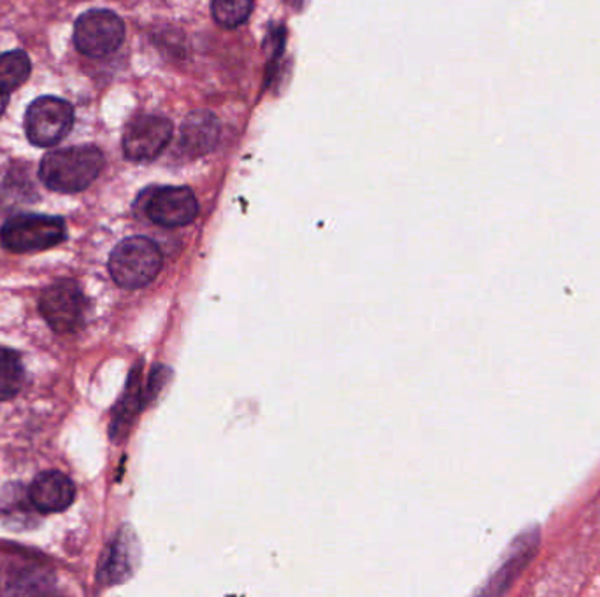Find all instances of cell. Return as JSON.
<instances>
[{
    "instance_id": "1",
    "label": "cell",
    "mask_w": 600,
    "mask_h": 597,
    "mask_svg": "<svg viewBox=\"0 0 600 597\" xmlns=\"http://www.w3.org/2000/svg\"><path fill=\"white\" fill-rule=\"evenodd\" d=\"M104 155L99 147L72 146L51 151L43 158L39 178L48 190L57 193L85 192L99 178Z\"/></svg>"
},
{
    "instance_id": "2",
    "label": "cell",
    "mask_w": 600,
    "mask_h": 597,
    "mask_svg": "<svg viewBox=\"0 0 600 597\" xmlns=\"http://www.w3.org/2000/svg\"><path fill=\"white\" fill-rule=\"evenodd\" d=\"M161 253L146 236H131L121 241L109 256L112 281L125 290H140L158 276Z\"/></svg>"
},
{
    "instance_id": "3",
    "label": "cell",
    "mask_w": 600,
    "mask_h": 597,
    "mask_svg": "<svg viewBox=\"0 0 600 597\" xmlns=\"http://www.w3.org/2000/svg\"><path fill=\"white\" fill-rule=\"evenodd\" d=\"M65 236L68 230L62 219L45 215L14 216L0 230L2 247L16 255L50 249L62 244Z\"/></svg>"
},
{
    "instance_id": "4",
    "label": "cell",
    "mask_w": 600,
    "mask_h": 597,
    "mask_svg": "<svg viewBox=\"0 0 600 597\" xmlns=\"http://www.w3.org/2000/svg\"><path fill=\"white\" fill-rule=\"evenodd\" d=\"M39 310L51 330L62 334L76 333L85 326L88 300L76 281L62 279L43 291Z\"/></svg>"
},
{
    "instance_id": "5",
    "label": "cell",
    "mask_w": 600,
    "mask_h": 597,
    "mask_svg": "<svg viewBox=\"0 0 600 597\" xmlns=\"http://www.w3.org/2000/svg\"><path fill=\"white\" fill-rule=\"evenodd\" d=\"M74 125V108L59 97H39L25 112V134L36 147H53Z\"/></svg>"
},
{
    "instance_id": "6",
    "label": "cell",
    "mask_w": 600,
    "mask_h": 597,
    "mask_svg": "<svg viewBox=\"0 0 600 597\" xmlns=\"http://www.w3.org/2000/svg\"><path fill=\"white\" fill-rule=\"evenodd\" d=\"M125 39V25L117 13L91 10L81 14L74 25V45L91 59H104L115 53Z\"/></svg>"
},
{
    "instance_id": "7",
    "label": "cell",
    "mask_w": 600,
    "mask_h": 597,
    "mask_svg": "<svg viewBox=\"0 0 600 597\" xmlns=\"http://www.w3.org/2000/svg\"><path fill=\"white\" fill-rule=\"evenodd\" d=\"M175 126L167 118L153 117V114H143L132 120L127 125L123 134V155L127 160L152 161L166 149L167 144L172 138Z\"/></svg>"
},
{
    "instance_id": "8",
    "label": "cell",
    "mask_w": 600,
    "mask_h": 597,
    "mask_svg": "<svg viewBox=\"0 0 600 597\" xmlns=\"http://www.w3.org/2000/svg\"><path fill=\"white\" fill-rule=\"evenodd\" d=\"M197 212V198L190 187L184 186L160 187L146 204V215L153 223L166 228L192 223Z\"/></svg>"
},
{
    "instance_id": "9",
    "label": "cell",
    "mask_w": 600,
    "mask_h": 597,
    "mask_svg": "<svg viewBox=\"0 0 600 597\" xmlns=\"http://www.w3.org/2000/svg\"><path fill=\"white\" fill-rule=\"evenodd\" d=\"M28 498L40 513H59L71 507L76 498V486L68 475L50 470L34 478Z\"/></svg>"
},
{
    "instance_id": "10",
    "label": "cell",
    "mask_w": 600,
    "mask_h": 597,
    "mask_svg": "<svg viewBox=\"0 0 600 597\" xmlns=\"http://www.w3.org/2000/svg\"><path fill=\"white\" fill-rule=\"evenodd\" d=\"M220 123L207 111L192 112L181 126V147L190 157H204L215 149Z\"/></svg>"
},
{
    "instance_id": "11",
    "label": "cell",
    "mask_w": 600,
    "mask_h": 597,
    "mask_svg": "<svg viewBox=\"0 0 600 597\" xmlns=\"http://www.w3.org/2000/svg\"><path fill=\"white\" fill-rule=\"evenodd\" d=\"M539 547V529L538 526L530 527L525 531L520 538L515 539V544L511 545L509 553L506 561L502 562L499 568L497 575L492 580V593H506L516 576L520 575V571L527 568L532 561L533 553L538 552Z\"/></svg>"
},
{
    "instance_id": "12",
    "label": "cell",
    "mask_w": 600,
    "mask_h": 597,
    "mask_svg": "<svg viewBox=\"0 0 600 597\" xmlns=\"http://www.w3.org/2000/svg\"><path fill=\"white\" fill-rule=\"evenodd\" d=\"M135 541L129 538V533L123 531L106 553L104 564L100 566V580L108 585L120 584L129 578L134 571Z\"/></svg>"
},
{
    "instance_id": "13",
    "label": "cell",
    "mask_w": 600,
    "mask_h": 597,
    "mask_svg": "<svg viewBox=\"0 0 600 597\" xmlns=\"http://www.w3.org/2000/svg\"><path fill=\"white\" fill-rule=\"evenodd\" d=\"M32 63L22 49L0 54V92L11 94L31 76Z\"/></svg>"
},
{
    "instance_id": "14",
    "label": "cell",
    "mask_w": 600,
    "mask_h": 597,
    "mask_svg": "<svg viewBox=\"0 0 600 597\" xmlns=\"http://www.w3.org/2000/svg\"><path fill=\"white\" fill-rule=\"evenodd\" d=\"M25 383V368L19 354L0 348V402L16 397Z\"/></svg>"
},
{
    "instance_id": "15",
    "label": "cell",
    "mask_w": 600,
    "mask_h": 597,
    "mask_svg": "<svg viewBox=\"0 0 600 597\" xmlns=\"http://www.w3.org/2000/svg\"><path fill=\"white\" fill-rule=\"evenodd\" d=\"M213 19L225 28H236L250 19L253 0H213Z\"/></svg>"
},
{
    "instance_id": "16",
    "label": "cell",
    "mask_w": 600,
    "mask_h": 597,
    "mask_svg": "<svg viewBox=\"0 0 600 597\" xmlns=\"http://www.w3.org/2000/svg\"><path fill=\"white\" fill-rule=\"evenodd\" d=\"M141 409V391L137 375H132L131 383L127 389L125 397L121 400L118 411L115 412V421H112L111 435L112 438H120L129 426H131L132 417L135 412Z\"/></svg>"
},
{
    "instance_id": "17",
    "label": "cell",
    "mask_w": 600,
    "mask_h": 597,
    "mask_svg": "<svg viewBox=\"0 0 600 597\" xmlns=\"http://www.w3.org/2000/svg\"><path fill=\"white\" fill-rule=\"evenodd\" d=\"M8 103H10V94H4V92H0V117L4 114L5 108H8Z\"/></svg>"
}]
</instances>
